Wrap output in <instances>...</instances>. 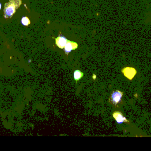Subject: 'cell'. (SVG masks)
<instances>
[{
  "instance_id": "6da1fadb",
  "label": "cell",
  "mask_w": 151,
  "mask_h": 151,
  "mask_svg": "<svg viewBox=\"0 0 151 151\" xmlns=\"http://www.w3.org/2000/svg\"><path fill=\"white\" fill-rule=\"evenodd\" d=\"M21 4L22 0H10L6 3L4 9V17L6 19L11 18Z\"/></svg>"
},
{
  "instance_id": "7a4b0ae2",
  "label": "cell",
  "mask_w": 151,
  "mask_h": 151,
  "mask_svg": "<svg viewBox=\"0 0 151 151\" xmlns=\"http://www.w3.org/2000/svg\"><path fill=\"white\" fill-rule=\"evenodd\" d=\"M123 93L119 91H114L110 96L109 101L115 106L121 102V98L123 96Z\"/></svg>"
},
{
  "instance_id": "3957f363",
  "label": "cell",
  "mask_w": 151,
  "mask_h": 151,
  "mask_svg": "<svg viewBox=\"0 0 151 151\" xmlns=\"http://www.w3.org/2000/svg\"><path fill=\"white\" fill-rule=\"evenodd\" d=\"M121 72L125 77L130 80H132L137 73V70L133 67H126L123 68Z\"/></svg>"
},
{
  "instance_id": "277c9868",
  "label": "cell",
  "mask_w": 151,
  "mask_h": 151,
  "mask_svg": "<svg viewBox=\"0 0 151 151\" xmlns=\"http://www.w3.org/2000/svg\"><path fill=\"white\" fill-rule=\"evenodd\" d=\"M78 47V44L77 43L68 40L66 44L65 47V52L66 54H68L72 50H75Z\"/></svg>"
},
{
  "instance_id": "5b68a950",
  "label": "cell",
  "mask_w": 151,
  "mask_h": 151,
  "mask_svg": "<svg viewBox=\"0 0 151 151\" xmlns=\"http://www.w3.org/2000/svg\"><path fill=\"white\" fill-rule=\"evenodd\" d=\"M113 116L114 119L116 121L117 123L119 124H121L123 122H129V121L127 120L126 118L123 116L122 113L120 111H115L113 114Z\"/></svg>"
},
{
  "instance_id": "8992f818",
  "label": "cell",
  "mask_w": 151,
  "mask_h": 151,
  "mask_svg": "<svg viewBox=\"0 0 151 151\" xmlns=\"http://www.w3.org/2000/svg\"><path fill=\"white\" fill-rule=\"evenodd\" d=\"M68 40L64 36H59L55 38V41L57 46L61 49H63L65 47Z\"/></svg>"
},
{
  "instance_id": "52a82bcc",
  "label": "cell",
  "mask_w": 151,
  "mask_h": 151,
  "mask_svg": "<svg viewBox=\"0 0 151 151\" xmlns=\"http://www.w3.org/2000/svg\"><path fill=\"white\" fill-rule=\"evenodd\" d=\"M83 75H84V74L82 72H80V70H76L74 73V78L77 82L79 80L83 77Z\"/></svg>"
},
{
  "instance_id": "ba28073f",
  "label": "cell",
  "mask_w": 151,
  "mask_h": 151,
  "mask_svg": "<svg viewBox=\"0 0 151 151\" xmlns=\"http://www.w3.org/2000/svg\"><path fill=\"white\" fill-rule=\"evenodd\" d=\"M21 23L23 25L25 26H28L30 24H31V21L28 17L25 16L23 17L21 20Z\"/></svg>"
},
{
  "instance_id": "9c48e42d",
  "label": "cell",
  "mask_w": 151,
  "mask_h": 151,
  "mask_svg": "<svg viewBox=\"0 0 151 151\" xmlns=\"http://www.w3.org/2000/svg\"><path fill=\"white\" fill-rule=\"evenodd\" d=\"M1 9V4L0 3V10Z\"/></svg>"
}]
</instances>
